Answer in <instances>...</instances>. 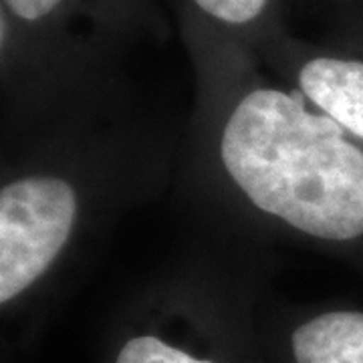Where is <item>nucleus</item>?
Masks as SVG:
<instances>
[{
	"mask_svg": "<svg viewBox=\"0 0 363 363\" xmlns=\"http://www.w3.org/2000/svg\"><path fill=\"white\" fill-rule=\"evenodd\" d=\"M150 0H0L2 71H85L140 23Z\"/></svg>",
	"mask_w": 363,
	"mask_h": 363,
	"instance_id": "nucleus-3",
	"label": "nucleus"
},
{
	"mask_svg": "<svg viewBox=\"0 0 363 363\" xmlns=\"http://www.w3.org/2000/svg\"><path fill=\"white\" fill-rule=\"evenodd\" d=\"M113 363H216L210 357L194 355L168 339L154 333H138L125 339Z\"/></svg>",
	"mask_w": 363,
	"mask_h": 363,
	"instance_id": "nucleus-7",
	"label": "nucleus"
},
{
	"mask_svg": "<svg viewBox=\"0 0 363 363\" xmlns=\"http://www.w3.org/2000/svg\"><path fill=\"white\" fill-rule=\"evenodd\" d=\"M214 180L252 220L311 245L363 240V143L315 109L257 51L198 40Z\"/></svg>",
	"mask_w": 363,
	"mask_h": 363,
	"instance_id": "nucleus-1",
	"label": "nucleus"
},
{
	"mask_svg": "<svg viewBox=\"0 0 363 363\" xmlns=\"http://www.w3.org/2000/svg\"><path fill=\"white\" fill-rule=\"evenodd\" d=\"M274 73L363 143V59L277 39L257 51Z\"/></svg>",
	"mask_w": 363,
	"mask_h": 363,
	"instance_id": "nucleus-4",
	"label": "nucleus"
},
{
	"mask_svg": "<svg viewBox=\"0 0 363 363\" xmlns=\"http://www.w3.org/2000/svg\"><path fill=\"white\" fill-rule=\"evenodd\" d=\"M295 363H363V313L331 309L298 323L291 333Z\"/></svg>",
	"mask_w": 363,
	"mask_h": 363,
	"instance_id": "nucleus-6",
	"label": "nucleus"
},
{
	"mask_svg": "<svg viewBox=\"0 0 363 363\" xmlns=\"http://www.w3.org/2000/svg\"><path fill=\"white\" fill-rule=\"evenodd\" d=\"M198 40L259 51L277 39L279 0H182Z\"/></svg>",
	"mask_w": 363,
	"mask_h": 363,
	"instance_id": "nucleus-5",
	"label": "nucleus"
},
{
	"mask_svg": "<svg viewBox=\"0 0 363 363\" xmlns=\"http://www.w3.org/2000/svg\"><path fill=\"white\" fill-rule=\"evenodd\" d=\"M73 145L47 143L0 184V305L6 309L65 269L101 204V178Z\"/></svg>",
	"mask_w": 363,
	"mask_h": 363,
	"instance_id": "nucleus-2",
	"label": "nucleus"
}]
</instances>
